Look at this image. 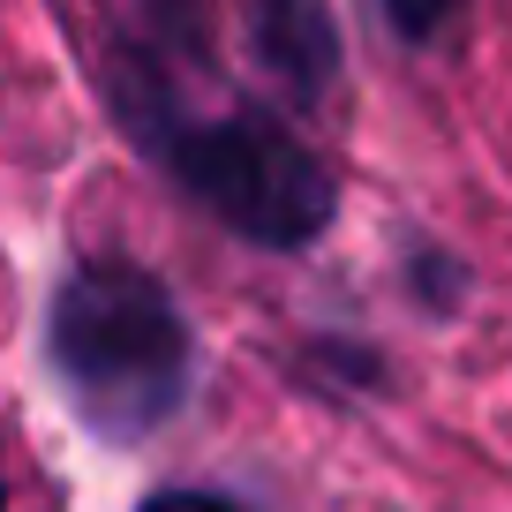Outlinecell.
<instances>
[{
    "mask_svg": "<svg viewBox=\"0 0 512 512\" xmlns=\"http://www.w3.org/2000/svg\"><path fill=\"white\" fill-rule=\"evenodd\" d=\"M106 106L128 128V144L151 151L196 204L241 241L302 256L339 219V174L264 106L196 113L174 61L159 46H121L106 61Z\"/></svg>",
    "mask_w": 512,
    "mask_h": 512,
    "instance_id": "cell-1",
    "label": "cell"
},
{
    "mask_svg": "<svg viewBox=\"0 0 512 512\" xmlns=\"http://www.w3.org/2000/svg\"><path fill=\"white\" fill-rule=\"evenodd\" d=\"M0 512H8V482H0Z\"/></svg>",
    "mask_w": 512,
    "mask_h": 512,
    "instance_id": "cell-7",
    "label": "cell"
},
{
    "mask_svg": "<svg viewBox=\"0 0 512 512\" xmlns=\"http://www.w3.org/2000/svg\"><path fill=\"white\" fill-rule=\"evenodd\" d=\"M302 362H309V377L317 384H354V392H377L384 384V354L377 347H362V339H309L302 347Z\"/></svg>",
    "mask_w": 512,
    "mask_h": 512,
    "instance_id": "cell-4",
    "label": "cell"
},
{
    "mask_svg": "<svg viewBox=\"0 0 512 512\" xmlns=\"http://www.w3.org/2000/svg\"><path fill=\"white\" fill-rule=\"evenodd\" d=\"M249 61L287 106H317L339 83V23L309 0H264L249 8Z\"/></svg>",
    "mask_w": 512,
    "mask_h": 512,
    "instance_id": "cell-3",
    "label": "cell"
},
{
    "mask_svg": "<svg viewBox=\"0 0 512 512\" xmlns=\"http://www.w3.org/2000/svg\"><path fill=\"white\" fill-rule=\"evenodd\" d=\"M46 362L68 415L106 445H144L196 392V332L144 264L91 256L46 302Z\"/></svg>",
    "mask_w": 512,
    "mask_h": 512,
    "instance_id": "cell-2",
    "label": "cell"
},
{
    "mask_svg": "<svg viewBox=\"0 0 512 512\" xmlns=\"http://www.w3.org/2000/svg\"><path fill=\"white\" fill-rule=\"evenodd\" d=\"M136 512H249V505H234L219 490H151Z\"/></svg>",
    "mask_w": 512,
    "mask_h": 512,
    "instance_id": "cell-6",
    "label": "cell"
},
{
    "mask_svg": "<svg viewBox=\"0 0 512 512\" xmlns=\"http://www.w3.org/2000/svg\"><path fill=\"white\" fill-rule=\"evenodd\" d=\"M407 294H415V309H430V317H452V309L467 302V264L445 249H407Z\"/></svg>",
    "mask_w": 512,
    "mask_h": 512,
    "instance_id": "cell-5",
    "label": "cell"
}]
</instances>
